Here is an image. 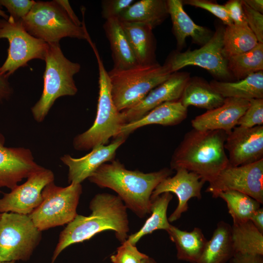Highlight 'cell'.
Instances as JSON below:
<instances>
[{
	"instance_id": "6da1fadb",
	"label": "cell",
	"mask_w": 263,
	"mask_h": 263,
	"mask_svg": "<svg viewBox=\"0 0 263 263\" xmlns=\"http://www.w3.org/2000/svg\"><path fill=\"white\" fill-rule=\"evenodd\" d=\"M90 208L89 216L77 214L61 232L51 263H54L67 247L89 240L103 231H114L121 243L127 239L130 228L127 207L117 195L97 194L92 199Z\"/></svg>"
},
{
	"instance_id": "7a4b0ae2",
	"label": "cell",
	"mask_w": 263,
	"mask_h": 263,
	"mask_svg": "<svg viewBox=\"0 0 263 263\" xmlns=\"http://www.w3.org/2000/svg\"><path fill=\"white\" fill-rule=\"evenodd\" d=\"M172 173L168 168L150 173L129 170L119 161L113 160L102 165L88 179L100 188L114 191L127 208L142 218L150 213L153 191Z\"/></svg>"
},
{
	"instance_id": "3957f363",
	"label": "cell",
	"mask_w": 263,
	"mask_h": 263,
	"mask_svg": "<svg viewBox=\"0 0 263 263\" xmlns=\"http://www.w3.org/2000/svg\"><path fill=\"white\" fill-rule=\"evenodd\" d=\"M227 133L222 130L187 132L171 158V170L184 169L194 172L209 183L229 166L225 149Z\"/></svg>"
},
{
	"instance_id": "277c9868",
	"label": "cell",
	"mask_w": 263,
	"mask_h": 263,
	"mask_svg": "<svg viewBox=\"0 0 263 263\" xmlns=\"http://www.w3.org/2000/svg\"><path fill=\"white\" fill-rule=\"evenodd\" d=\"M89 44L96 58L99 71V94L96 115L93 125L74 139V148L86 150L105 145L111 138L118 137L125 124L121 112L116 108L111 93V85L106 71L95 44Z\"/></svg>"
},
{
	"instance_id": "5b68a950",
	"label": "cell",
	"mask_w": 263,
	"mask_h": 263,
	"mask_svg": "<svg viewBox=\"0 0 263 263\" xmlns=\"http://www.w3.org/2000/svg\"><path fill=\"white\" fill-rule=\"evenodd\" d=\"M108 73L113 100L122 112L138 103L173 73L166 63L161 65L155 62L123 70L113 68Z\"/></svg>"
},
{
	"instance_id": "8992f818",
	"label": "cell",
	"mask_w": 263,
	"mask_h": 263,
	"mask_svg": "<svg viewBox=\"0 0 263 263\" xmlns=\"http://www.w3.org/2000/svg\"><path fill=\"white\" fill-rule=\"evenodd\" d=\"M48 44L42 93L31 108L33 116L38 122L45 119L58 98L76 94L77 89L74 76L81 68L79 63L72 62L64 56L59 43Z\"/></svg>"
},
{
	"instance_id": "52a82bcc",
	"label": "cell",
	"mask_w": 263,
	"mask_h": 263,
	"mask_svg": "<svg viewBox=\"0 0 263 263\" xmlns=\"http://www.w3.org/2000/svg\"><path fill=\"white\" fill-rule=\"evenodd\" d=\"M78 26L70 19L56 0L36 1L21 20L24 29L34 37L47 43H59L63 38L86 39L90 38L85 25Z\"/></svg>"
},
{
	"instance_id": "ba28073f",
	"label": "cell",
	"mask_w": 263,
	"mask_h": 263,
	"mask_svg": "<svg viewBox=\"0 0 263 263\" xmlns=\"http://www.w3.org/2000/svg\"><path fill=\"white\" fill-rule=\"evenodd\" d=\"M82 190L81 184L71 183L61 187L52 182L42 191L41 204L28 216L41 231L68 224L77 215Z\"/></svg>"
},
{
	"instance_id": "9c48e42d",
	"label": "cell",
	"mask_w": 263,
	"mask_h": 263,
	"mask_svg": "<svg viewBox=\"0 0 263 263\" xmlns=\"http://www.w3.org/2000/svg\"><path fill=\"white\" fill-rule=\"evenodd\" d=\"M41 239V231L28 215L1 213L0 262L28 261Z\"/></svg>"
},
{
	"instance_id": "30bf717a",
	"label": "cell",
	"mask_w": 263,
	"mask_h": 263,
	"mask_svg": "<svg viewBox=\"0 0 263 263\" xmlns=\"http://www.w3.org/2000/svg\"><path fill=\"white\" fill-rule=\"evenodd\" d=\"M0 38L9 43L7 58L0 67V76L7 78L19 68L25 67L33 59L44 60L48 44L30 35L21 20L0 19Z\"/></svg>"
},
{
	"instance_id": "8fae6325",
	"label": "cell",
	"mask_w": 263,
	"mask_h": 263,
	"mask_svg": "<svg viewBox=\"0 0 263 263\" xmlns=\"http://www.w3.org/2000/svg\"><path fill=\"white\" fill-rule=\"evenodd\" d=\"M225 28L219 26L210 39L201 48L173 53L165 63L172 73L188 66H197L208 71L221 81L232 78L227 68V60L222 54Z\"/></svg>"
},
{
	"instance_id": "7c38bea8",
	"label": "cell",
	"mask_w": 263,
	"mask_h": 263,
	"mask_svg": "<svg viewBox=\"0 0 263 263\" xmlns=\"http://www.w3.org/2000/svg\"><path fill=\"white\" fill-rule=\"evenodd\" d=\"M238 191L263 203V159L254 163L228 166L211 182L206 192L214 198L222 191Z\"/></svg>"
},
{
	"instance_id": "4fadbf2b",
	"label": "cell",
	"mask_w": 263,
	"mask_h": 263,
	"mask_svg": "<svg viewBox=\"0 0 263 263\" xmlns=\"http://www.w3.org/2000/svg\"><path fill=\"white\" fill-rule=\"evenodd\" d=\"M54 180L53 171L44 167L33 172L25 183L3 194L0 199V213L13 212L29 215L41 204L43 189Z\"/></svg>"
},
{
	"instance_id": "5bb4252c",
	"label": "cell",
	"mask_w": 263,
	"mask_h": 263,
	"mask_svg": "<svg viewBox=\"0 0 263 263\" xmlns=\"http://www.w3.org/2000/svg\"><path fill=\"white\" fill-rule=\"evenodd\" d=\"M225 149L229 166L237 167L263 159V126L235 127L227 134Z\"/></svg>"
},
{
	"instance_id": "9a60e30c",
	"label": "cell",
	"mask_w": 263,
	"mask_h": 263,
	"mask_svg": "<svg viewBox=\"0 0 263 263\" xmlns=\"http://www.w3.org/2000/svg\"><path fill=\"white\" fill-rule=\"evenodd\" d=\"M5 139L0 132V187L11 190L18 183L27 178L42 167L35 161L29 149L24 147H7Z\"/></svg>"
},
{
	"instance_id": "2e32d148",
	"label": "cell",
	"mask_w": 263,
	"mask_h": 263,
	"mask_svg": "<svg viewBox=\"0 0 263 263\" xmlns=\"http://www.w3.org/2000/svg\"><path fill=\"white\" fill-rule=\"evenodd\" d=\"M176 174L163 179L153 191L151 198L169 192L174 193L178 200V205L168 218L169 222L180 218L188 208V202L192 198H202L201 190L205 183L196 173L184 169L176 170Z\"/></svg>"
},
{
	"instance_id": "e0dca14e",
	"label": "cell",
	"mask_w": 263,
	"mask_h": 263,
	"mask_svg": "<svg viewBox=\"0 0 263 263\" xmlns=\"http://www.w3.org/2000/svg\"><path fill=\"white\" fill-rule=\"evenodd\" d=\"M190 77L188 72L172 73L168 79L151 90L136 105L121 112L125 124L139 119L163 103L179 100Z\"/></svg>"
},
{
	"instance_id": "ac0fdd59",
	"label": "cell",
	"mask_w": 263,
	"mask_h": 263,
	"mask_svg": "<svg viewBox=\"0 0 263 263\" xmlns=\"http://www.w3.org/2000/svg\"><path fill=\"white\" fill-rule=\"evenodd\" d=\"M126 138L116 137L109 145L94 147L89 153L80 158H74L69 154L61 157V161L68 167L69 183L81 184L102 165L113 161L117 150Z\"/></svg>"
},
{
	"instance_id": "d6986e66",
	"label": "cell",
	"mask_w": 263,
	"mask_h": 263,
	"mask_svg": "<svg viewBox=\"0 0 263 263\" xmlns=\"http://www.w3.org/2000/svg\"><path fill=\"white\" fill-rule=\"evenodd\" d=\"M249 100L225 98L220 107L208 110L191 121L193 129L200 131L222 130L229 133L236 126L248 106Z\"/></svg>"
},
{
	"instance_id": "ffe728a7",
	"label": "cell",
	"mask_w": 263,
	"mask_h": 263,
	"mask_svg": "<svg viewBox=\"0 0 263 263\" xmlns=\"http://www.w3.org/2000/svg\"><path fill=\"white\" fill-rule=\"evenodd\" d=\"M167 3L178 50L184 46L186 38L188 37L191 38L194 43L202 46L210 39L214 33L209 29L194 22L185 11L183 0H168Z\"/></svg>"
},
{
	"instance_id": "44dd1931",
	"label": "cell",
	"mask_w": 263,
	"mask_h": 263,
	"mask_svg": "<svg viewBox=\"0 0 263 263\" xmlns=\"http://www.w3.org/2000/svg\"><path fill=\"white\" fill-rule=\"evenodd\" d=\"M187 116L188 108L185 107L179 100L166 102L155 107L139 119L125 124L118 137L127 138L136 130L149 125H176L183 121Z\"/></svg>"
},
{
	"instance_id": "7402d4cb",
	"label": "cell",
	"mask_w": 263,
	"mask_h": 263,
	"mask_svg": "<svg viewBox=\"0 0 263 263\" xmlns=\"http://www.w3.org/2000/svg\"><path fill=\"white\" fill-rule=\"evenodd\" d=\"M103 28L110 44L113 69L123 70L138 65L118 18L106 20Z\"/></svg>"
},
{
	"instance_id": "603a6c76",
	"label": "cell",
	"mask_w": 263,
	"mask_h": 263,
	"mask_svg": "<svg viewBox=\"0 0 263 263\" xmlns=\"http://www.w3.org/2000/svg\"><path fill=\"white\" fill-rule=\"evenodd\" d=\"M120 22L138 64L155 63L156 43L152 29L144 24Z\"/></svg>"
},
{
	"instance_id": "cb8c5ba5",
	"label": "cell",
	"mask_w": 263,
	"mask_h": 263,
	"mask_svg": "<svg viewBox=\"0 0 263 263\" xmlns=\"http://www.w3.org/2000/svg\"><path fill=\"white\" fill-rule=\"evenodd\" d=\"M169 15L167 0H140L132 3L118 19L122 22L144 24L152 29Z\"/></svg>"
},
{
	"instance_id": "d4e9b609",
	"label": "cell",
	"mask_w": 263,
	"mask_h": 263,
	"mask_svg": "<svg viewBox=\"0 0 263 263\" xmlns=\"http://www.w3.org/2000/svg\"><path fill=\"white\" fill-rule=\"evenodd\" d=\"M167 232L175 244L177 259L197 263L207 242L202 229L195 227L192 231H187L171 225Z\"/></svg>"
},
{
	"instance_id": "484cf974",
	"label": "cell",
	"mask_w": 263,
	"mask_h": 263,
	"mask_svg": "<svg viewBox=\"0 0 263 263\" xmlns=\"http://www.w3.org/2000/svg\"><path fill=\"white\" fill-rule=\"evenodd\" d=\"M209 84L224 98L246 100L263 99V71H261L236 81L212 80Z\"/></svg>"
},
{
	"instance_id": "4316f807",
	"label": "cell",
	"mask_w": 263,
	"mask_h": 263,
	"mask_svg": "<svg viewBox=\"0 0 263 263\" xmlns=\"http://www.w3.org/2000/svg\"><path fill=\"white\" fill-rule=\"evenodd\" d=\"M225 98L215 91L209 83L197 77H190L179 101L186 108L194 106L208 110L221 106Z\"/></svg>"
},
{
	"instance_id": "83f0119b",
	"label": "cell",
	"mask_w": 263,
	"mask_h": 263,
	"mask_svg": "<svg viewBox=\"0 0 263 263\" xmlns=\"http://www.w3.org/2000/svg\"><path fill=\"white\" fill-rule=\"evenodd\" d=\"M231 229L228 223L219 222L197 263H226L230 261L235 254Z\"/></svg>"
},
{
	"instance_id": "f1b7e54d",
	"label": "cell",
	"mask_w": 263,
	"mask_h": 263,
	"mask_svg": "<svg viewBox=\"0 0 263 263\" xmlns=\"http://www.w3.org/2000/svg\"><path fill=\"white\" fill-rule=\"evenodd\" d=\"M172 198V194L169 192L151 198L150 217L138 231L128 236L127 240L132 244L136 245L142 237L154 231L165 230L167 231L171 225L167 216V209Z\"/></svg>"
},
{
	"instance_id": "f546056e",
	"label": "cell",
	"mask_w": 263,
	"mask_h": 263,
	"mask_svg": "<svg viewBox=\"0 0 263 263\" xmlns=\"http://www.w3.org/2000/svg\"><path fill=\"white\" fill-rule=\"evenodd\" d=\"M258 42L246 23L238 25L233 23L226 26L224 29L222 54L227 60L251 50Z\"/></svg>"
},
{
	"instance_id": "4dcf8cb0",
	"label": "cell",
	"mask_w": 263,
	"mask_h": 263,
	"mask_svg": "<svg viewBox=\"0 0 263 263\" xmlns=\"http://www.w3.org/2000/svg\"><path fill=\"white\" fill-rule=\"evenodd\" d=\"M231 226L235 253L263 255V233L250 220Z\"/></svg>"
},
{
	"instance_id": "1f68e13d",
	"label": "cell",
	"mask_w": 263,
	"mask_h": 263,
	"mask_svg": "<svg viewBox=\"0 0 263 263\" xmlns=\"http://www.w3.org/2000/svg\"><path fill=\"white\" fill-rule=\"evenodd\" d=\"M224 200L233 220V224H238L249 220L252 214L261 204L244 193L235 190L220 192L217 198Z\"/></svg>"
},
{
	"instance_id": "d6a6232c",
	"label": "cell",
	"mask_w": 263,
	"mask_h": 263,
	"mask_svg": "<svg viewBox=\"0 0 263 263\" xmlns=\"http://www.w3.org/2000/svg\"><path fill=\"white\" fill-rule=\"evenodd\" d=\"M228 70L237 80L263 70V43L258 42L251 50L227 59Z\"/></svg>"
},
{
	"instance_id": "836d02e7",
	"label": "cell",
	"mask_w": 263,
	"mask_h": 263,
	"mask_svg": "<svg viewBox=\"0 0 263 263\" xmlns=\"http://www.w3.org/2000/svg\"><path fill=\"white\" fill-rule=\"evenodd\" d=\"M148 257L126 240L121 243L117 248L116 254L112 255L110 259L113 263H142Z\"/></svg>"
},
{
	"instance_id": "e575fe53",
	"label": "cell",
	"mask_w": 263,
	"mask_h": 263,
	"mask_svg": "<svg viewBox=\"0 0 263 263\" xmlns=\"http://www.w3.org/2000/svg\"><path fill=\"white\" fill-rule=\"evenodd\" d=\"M250 104L238 121L237 125L251 128L263 124V99L249 100Z\"/></svg>"
},
{
	"instance_id": "d590c367",
	"label": "cell",
	"mask_w": 263,
	"mask_h": 263,
	"mask_svg": "<svg viewBox=\"0 0 263 263\" xmlns=\"http://www.w3.org/2000/svg\"><path fill=\"white\" fill-rule=\"evenodd\" d=\"M183 3L208 11L220 19L226 26L233 24L224 5L207 0H186Z\"/></svg>"
},
{
	"instance_id": "8d00e7d4",
	"label": "cell",
	"mask_w": 263,
	"mask_h": 263,
	"mask_svg": "<svg viewBox=\"0 0 263 263\" xmlns=\"http://www.w3.org/2000/svg\"><path fill=\"white\" fill-rule=\"evenodd\" d=\"M36 1L31 0H0V7H5L15 20H22L31 10Z\"/></svg>"
},
{
	"instance_id": "74e56055",
	"label": "cell",
	"mask_w": 263,
	"mask_h": 263,
	"mask_svg": "<svg viewBox=\"0 0 263 263\" xmlns=\"http://www.w3.org/2000/svg\"><path fill=\"white\" fill-rule=\"evenodd\" d=\"M245 21L259 42L263 43V15L250 8L241 0Z\"/></svg>"
},
{
	"instance_id": "f35d334b",
	"label": "cell",
	"mask_w": 263,
	"mask_h": 263,
	"mask_svg": "<svg viewBox=\"0 0 263 263\" xmlns=\"http://www.w3.org/2000/svg\"><path fill=\"white\" fill-rule=\"evenodd\" d=\"M134 1L133 0H104L102 1V16L108 19L118 18Z\"/></svg>"
},
{
	"instance_id": "ab89813d",
	"label": "cell",
	"mask_w": 263,
	"mask_h": 263,
	"mask_svg": "<svg viewBox=\"0 0 263 263\" xmlns=\"http://www.w3.org/2000/svg\"><path fill=\"white\" fill-rule=\"evenodd\" d=\"M224 5L233 24L238 25L246 23L241 0H230Z\"/></svg>"
},
{
	"instance_id": "60d3db41",
	"label": "cell",
	"mask_w": 263,
	"mask_h": 263,
	"mask_svg": "<svg viewBox=\"0 0 263 263\" xmlns=\"http://www.w3.org/2000/svg\"><path fill=\"white\" fill-rule=\"evenodd\" d=\"M229 261L230 263H263V255L236 253Z\"/></svg>"
},
{
	"instance_id": "b9f144b4",
	"label": "cell",
	"mask_w": 263,
	"mask_h": 263,
	"mask_svg": "<svg viewBox=\"0 0 263 263\" xmlns=\"http://www.w3.org/2000/svg\"><path fill=\"white\" fill-rule=\"evenodd\" d=\"M13 90L8 79L0 76V104L8 100L12 95Z\"/></svg>"
},
{
	"instance_id": "7bdbcfd3",
	"label": "cell",
	"mask_w": 263,
	"mask_h": 263,
	"mask_svg": "<svg viewBox=\"0 0 263 263\" xmlns=\"http://www.w3.org/2000/svg\"><path fill=\"white\" fill-rule=\"evenodd\" d=\"M56 1L63 8L69 18L75 24L78 26H81L82 25V22L79 20L78 17L75 14L68 0H56Z\"/></svg>"
},
{
	"instance_id": "ee69618b",
	"label": "cell",
	"mask_w": 263,
	"mask_h": 263,
	"mask_svg": "<svg viewBox=\"0 0 263 263\" xmlns=\"http://www.w3.org/2000/svg\"><path fill=\"white\" fill-rule=\"evenodd\" d=\"M249 220L253 225L263 233V208L260 207L251 216Z\"/></svg>"
},
{
	"instance_id": "f6af8a7d",
	"label": "cell",
	"mask_w": 263,
	"mask_h": 263,
	"mask_svg": "<svg viewBox=\"0 0 263 263\" xmlns=\"http://www.w3.org/2000/svg\"><path fill=\"white\" fill-rule=\"evenodd\" d=\"M244 1L250 8L263 14V0H244Z\"/></svg>"
},
{
	"instance_id": "bcb514c9",
	"label": "cell",
	"mask_w": 263,
	"mask_h": 263,
	"mask_svg": "<svg viewBox=\"0 0 263 263\" xmlns=\"http://www.w3.org/2000/svg\"><path fill=\"white\" fill-rule=\"evenodd\" d=\"M142 263H157V262L152 258L148 257L143 260Z\"/></svg>"
},
{
	"instance_id": "7dc6e473",
	"label": "cell",
	"mask_w": 263,
	"mask_h": 263,
	"mask_svg": "<svg viewBox=\"0 0 263 263\" xmlns=\"http://www.w3.org/2000/svg\"><path fill=\"white\" fill-rule=\"evenodd\" d=\"M0 16L3 18L5 20H8V18H9V16L7 14H6L3 11L1 10L0 8Z\"/></svg>"
},
{
	"instance_id": "c3c4849f",
	"label": "cell",
	"mask_w": 263,
	"mask_h": 263,
	"mask_svg": "<svg viewBox=\"0 0 263 263\" xmlns=\"http://www.w3.org/2000/svg\"><path fill=\"white\" fill-rule=\"evenodd\" d=\"M0 263H15V261L8 262H0Z\"/></svg>"
},
{
	"instance_id": "681fc988",
	"label": "cell",
	"mask_w": 263,
	"mask_h": 263,
	"mask_svg": "<svg viewBox=\"0 0 263 263\" xmlns=\"http://www.w3.org/2000/svg\"><path fill=\"white\" fill-rule=\"evenodd\" d=\"M0 216H1V213H0Z\"/></svg>"
},
{
	"instance_id": "f907efd6",
	"label": "cell",
	"mask_w": 263,
	"mask_h": 263,
	"mask_svg": "<svg viewBox=\"0 0 263 263\" xmlns=\"http://www.w3.org/2000/svg\"><path fill=\"white\" fill-rule=\"evenodd\" d=\"M1 192V191L0 190V193Z\"/></svg>"
}]
</instances>
